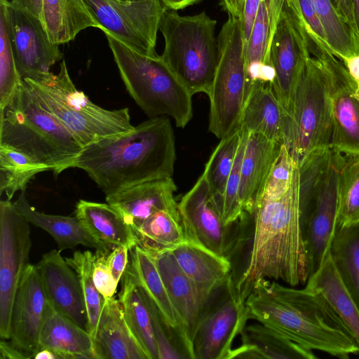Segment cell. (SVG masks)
<instances>
[{"label":"cell","instance_id":"bcb514c9","mask_svg":"<svg viewBox=\"0 0 359 359\" xmlns=\"http://www.w3.org/2000/svg\"><path fill=\"white\" fill-rule=\"evenodd\" d=\"M130 249L125 246L113 248L108 254V266L116 282H119L128 264Z\"/></svg>","mask_w":359,"mask_h":359},{"label":"cell","instance_id":"d4e9b609","mask_svg":"<svg viewBox=\"0 0 359 359\" xmlns=\"http://www.w3.org/2000/svg\"><path fill=\"white\" fill-rule=\"evenodd\" d=\"M281 144L248 132L241 168L239 199L243 212L250 213L260 196Z\"/></svg>","mask_w":359,"mask_h":359},{"label":"cell","instance_id":"ffe728a7","mask_svg":"<svg viewBox=\"0 0 359 359\" xmlns=\"http://www.w3.org/2000/svg\"><path fill=\"white\" fill-rule=\"evenodd\" d=\"M172 177L161 178L131 186L111 196L106 201L123 217L134 231L156 212L177 208Z\"/></svg>","mask_w":359,"mask_h":359},{"label":"cell","instance_id":"6da1fadb","mask_svg":"<svg viewBox=\"0 0 359 359\" xmlns=\"http://www.w3.org/2000/svg\"><path fill=\"white\" fill-rule=\"evenodd\" d=\"M245 302L250 319L305 348L341 359L359 354L353 334L318 292L261 279Z\"/></svg>","mask_w":359,"mask_h":359},{"label":"cell","instance_id":"7bdbcfd3","mask_svg":"<svg viewBox=\"0 0 359 359\" xmlns=\"http://www.w3.org/2000/svg\"><path fill=\"white\" fill-rule=\"evenodd\" d=\"M294 165L295 162L288 149L285 144H281L257 202L278 199L284 196L292 185Z\"/></svg>","mask_w":359,"mask_h":359},{"label":"cell","instance_id":"681fc988","mask_svg":"<svg viewBox=\"0 0 359 359\" xmlns=\"http://www.w3.org/2000/svg\"><path fill=\"white\" fill-rule=\"evenodd\" d=\"M0 359H30L24 352L11 342L0 341Z\"/></svg>","mask_w":359,"mask_h":359},{"label":"cell","instance_id":"c3c4849f","mask_svg":"<svg viewBox=\"0 0 359 359\" xmlns=\"http://www.w3.org/2000/svg\"><path fill=\"white\" fill-rule=\"evenodd\" d=\"M338 12L355 32V20L352 0H332Z\"/></svg>","mask_w":359,"mask_h":359},{"label":"cell","instance_id":"7dc6e473","mask_svg":"<svg viewBox=\"0 0 359 359\" xmlns=\"http://www.w3.org/2000/svg\"><path fill=\"white\" fill-rule=\"evenodd\" d=\"M10 4L12 7L28 12L42 22V0H12Z\"/></svg>","mask_w":359,"mask_h":359},{"label":"cell","instance_id":"3957f363","mask_svg":"<svg viewBox=\"0 0 359 359\" xmlns=\"http://www.w3.org/2000/svg\"><path fill=\"white\" fill-rule=\"evenodd\" d=\"M0 145L29 156L58 175L71 168L82 147L39 101L23 79L0 110Z\"/></svg>","mask_w":359,"mask_h":359},{"label":"cell","instance_id":"d590c367","mask_svg":"<svg viewBox=\"0 0 359 359\" xmlns=\"http://www.w3.org/2000/svg\"><path fill=\"white\" fill-rule=\"evenodd\" d=\"M313 3L332 53L340 60L359 55L356 34L332 0H313Z\"/></svg>","mask_w":359,"mask_h":359},{"label":"cell","instance_id":"4316f807","mask_svg":"<svg viewBox=\"0 0 359 359\" xmlns=\"http://www.w3.org/2000/svg\"><path fill=\"white\" fill-rule=\"evenodd\" d=\"M41 347L55 351L60 359H95L90 334L49 302L39 334L38 348Z\"/></svg>","mask_w":359,"mask_h":359},{"label":"cell","instance_id":"b9f144b4","mask_svg":"<svg viewBox=\"0 0 359 359\" xmlns=\"http://www.w3.org/2000/svg\"><path fill=\"white\" fill-rule=\"evenodd\" d=\"M248 135V132L243 130L242 137L235 161L227 180L225 190L219 203L222 218L226 225H231L236 223L245 215L240 203L239 187L241 163Z\"/></svg>","mask_w":359,"mask_h":359},{"label":"cell","instance_id":"f35d334b","mask_svg":"<svg viewBox=\"0 0 359 359\" xmlns=\"http://www.w3.org/2000/svg\"><path fill=\"white\" fill-rule=\"evenodd\" d=\"M242 134L243 130L238 128L229 136L221 139L205 164L203 172L219 208L235 161Z\"/></svg>","mask_w":359,"mask_h":359},{"label":"cell","instance_id":"ba28073f","mask_svg":"<svg viewBox=\"0 0 359 359\" xmlns=\"http://www.w3.org/2000/svg\"><path fill=\"white\" fill-rule=\"evenodd\" d=\"M333 129L327 78L318 57L311 53L293 98L285 144L299 166L312 154L330 148Z\"/></svg>","mask_w":359,"mask_h":359},{"label":"cell","instance_id":"f1b7e54d","mask_svg":"<svg viewBox=\"0 0 359 359\" xmlns=\"http://www.w3.org/2000/svg\"><path fill=\"white\" fill-rule=\"evenodd\" d=\"M75 216L94 238L111 250L118 246L130 249L136 245L132 227L107 203L80 200L76 205Z\"/></svg>","mask_w":359,"mask_h":359},{"label":"cell","instance_id":"8992f818","mask_svg":"<svg viewBox=\"0 0 359 359\" xmlns=\"http://www.w3.org/2000/svg\"><path fill=\"white\" fill-rule=\"evenodd\" d=\"M41 104L52 113L82 147L132 130L128 108L106 109L91 102L72 81L62 60L57 74L24 79Z\"/></svg>","mask_w":359,"mask_h":359},{"label":"cell","instance_id":"277c9868","mask_svg":"<svg viewBox=\"0 0 359 359\" xmlns=\"http://www.w3.org/2000/svg\"><path fill=\"white\" fill-rule=\"evenodd\" d=\"M343 155L331 148L311 154L299 168V209L309 278L321 266L337 229Z\"/></svg>","mask_w":359,"mask_h":359},{"label":"cell","instance_id":"44dd1931","mask_svg":"<svg viewBox=\"0 0 359 359\" xmlns=\"http://www.w3.org/2000/svg\"><path fill=\"white\" fill-rule=\"evenodd\" d=\"M170 251L205 306L232 275V265L228 257L193 241L185 239Z\"/></svg>","mask_w":359,"mask_h":359},{"label":"cell","instance_id":"836d02e7","mask_svg":"<svg viewBox=\"0 0 359 359\" xmlns=\"http://www.w3.org/2000/svg\"><path fill=\"white\" fill-rule=\"evenodd\" d=\"M243 344L250 346L257 358L316 359L305 348L260 323L246 325L240 334Z\"/></svg>","mask_w":359,"mask_h":359},{"label":"cell","instance_id":"d6a6232c","mask_svg":"<svg viewBox=\"0 0 359 359\" xmlns=\"http://www.w3.org/2000/svg\"><path fill=\"white\" fill-rule=\"evenodd\" d=\"M133 232L136 245L153 256L172 250L185 240L178 208L156 212Z\"/></svg>","mask_w":359,"mask_h":359},{"label":"cell","instance_id":"f5cc1de1","mask_svg":"<svg viewBox=\"0 0 359 359\" xmlns=\"http://www.w3.org/2000/svg\"><path fill=\"white\" fill-rule=\"evenodd\" d=\"M352 76L359 81V55L341 60Z\"/></svg>","mask_w":359,"mask_h":359},{"label":"cell","instance_id":"2e32d148","mask_svg":"<svg viewBox=\"0 0 359 359\" xmlns=\"http://www.w3.org/2000/svg\"><path fill=\"white\" fill-rule=\"evenodd\" d=\"M11 46L22 79H36L50 73V67L62 59L59 45L53 43L41 20L10 4Z\"/></svg>","mask_w":359,"mask_h":359},{"label":"cell","instance_id":"8d00e7d4","mask_svg":"<svg viewBox=\"0 0 359 359\" xmlns=\"http://www.w3.org/2000/svg\"><path fill=\"white\" fill-rule=\"evenodd\" d=\"M49 170L25 154L0 145V194L11 201L15 194L25 191L29 182L38 173Z\"/></svg>","mask_w":359,"mask_h":359},{"label":"cell","instance_id":"7c38bea8","mask_svg":"<svg viewBox=\"0 0 359 359\" xmlns=\"http://www.w3.org/2000/svg\"><path fill=\"white\" fill-rule=\"evenodd\" d=\"M311 53L320 60L331 100L333 129L330 148L348 156H359V81L330 48L313 41Z\"/></svg>","mask_w":359,"mask_h":359},{"label":"cell","instance_id":"ac0fdd59","mask_svg":"<svg viewBox=\"0 0 359 359\" xmlns=\"http://www.w3.org/2000/svg\"><path fill=\"white\" fill-rule=\"evenodd\" d=\"M60 252L57 249L43 254L35 266L50 304L87 330L86 305L79 278Z\"/></svg>","mask_w":359,"mask_h":359},{"label":"cell","instance_id":"5b68a950","mask_svg":"<svg viewBox=\"0 0 359 359\" xmlns=\"http://www.w3.org/2000/svg\"><path fill=\"white\" fill-rule=\"evenodd\" d=\"M131 97L150 118L168 115L184 128L193 116L192 95L158 54L142 53L102 29Z\"/></svg>","mask_w":359,"mask_h":359},{"label":"cell","instance_id":"f6af8a7d","mask_svg":"<svg viewBox=\"0 0 359 359\" xmlns=\"http://www.w3.org/2000/svg\"><path fill=\"white\" fill-rule=\"evenodd\" d=\"M108 254L95 250L93 273L95 285L104 299L114 297L118 283L114 279L108 266Z\"/></svg>","mask_w":359,"mask_h":359},{"label":"cell","instance_id":"7a4b0ae2","mask_svg":"<svg viewBox=\"0 0 359 359\" xmlns=\"http://www.w3.org/2000/svg\"><path fill=\"white\" fill-rule=\"evenodd\" d=\"M175 136L165 116L83 147L71 168L86 172L106 196L144 182L172 177Z\"/></svg>","mask_w":359,"mask_h":359},{"label":"cell","instance_id":"9a60e30c","mask_svg":"<svg viewBox=\"0 0 359 359\" xmlns=\"http://www.w3.org/2000/svg\"><path fill=\"white\" fill-rule=\"evenodd\" d=\"M185 239L229 259L236 243L238 221L224 224L219 205L202 173L177 205Z\"/></svg>","mask_w":359,"mask_h":359},{"label":"cell","instance_id":"f546056e","mask_svg":"<svg viewBox=\"0 0 359 359\" xmlns=\"http://www.w3.org/2000/svg\"><path fill=\"white\" fill-rule=\"evenodd\" d=\"M42 23L50 40L58 45L88 27L101 28L84 0H42Z\"/></svg>","mask_w":359,"mask_h":359},{"label":"cell","instance_id":"11a10c76","mask_svg":"<svg viewBox=\"0 0 359 359\" xmlns=\"http://www.w3.org/2000/svg\"><path fill=\"white\" fill-rule=\"evenodd\" d=\"M355 20V33L359 41V0H352Z\"/></svg>","mask_w":359,"mask_h":359},{"label":"cell","instance_id":"e0dca14e","mask_svg":"<svg viewBox=\"0 0 359 359\" xmlns=\"http://www.w3.org/2000/svg\"><path fill=\"white\" fill-rule=\"evenodd\" d=\"M48 299L35 265L25 269L16 290L11 316L10 340L32 358L39 346V334Z\"/></svg>","mask_w":359,"mask_h":359},{"label":"cell","instance_id":"5bb4252c","mask_svg":"<svg viewBox=\"0 0 359 359\" xmlns=\"http://www.w3.org/2000/svg\"><path fill=\"white\" fill-rule=\"evenodd\" d=\"M29 222L9 200L0 201V337L10 339L11 316L17 288L29 264Z\"/></svg>","mask_w":359,"mask_h":359},{"label":"cell","instance_id":"db71d44e","mask_svg":"<svg viewBox=\"0 0 359 359\" xmlns=\"http://www.w3.org/2000/svg\"><path fill=\"white\" fill-rule=\"evenodd\" d=\"M36 359H60L59 355L54 351L47 348H39L32 355Z\"/></svg>","mask_w":359,"mask_h":359},{"label":"cell","instance_id":"4dcf8cb0","mask_svg":"<svg viewBox=\"0 0 359 359\" xmlns=\"http://www.w3.org/2000/svg\"><path fill=\"white\" fill-rule=\"evenodd\" d=\"M306 287L320 292L350 330L359 346V309L345 287L330 251Z\"/></svg>","mask_w":359,"mask_h":359},{"label":"cell","instance_id":"ab89813d","mask_svg":"<svg viewBox=\"0 0 359 359\" xmlns=\"http://www.w3.org/2000/svg\"><path fill=\"white\" fill-rule=\"evenodd\" d=\"M358 223L359 156H346L339 177L337 228L347 227Z\"/></svg>","mask_w":359,"mask_h":359},{"label":"cell","instance_id":"74e56055","mask_svg":"<svg viewBox=\"0 0 359 359\" xmlns=\"http://www.w3.org/2000/svg\"><path fill=\"white\" fill-rule=\"evenodd\" d=\"M14 57L10 33V1L0 0V110L22 82Z\"/></svg>","mask_w":359,"mask_h":359},{"label":"cell","instance_id":"7402d4cb","mask_svg":"<svg viewBox=\"0 0 359 359\" xmlns=\"http://www.w3.org/2000/svg\"><path fill=\"white\" fill-rule=\"evenodd\" d=\"M283 9V4L279 0H262L259 4L245 49V103L255 84L271 85L273 80L269 50Z\"/></svg>","mask_w":359,"mask_h":359},{"label":"cell","instance_id":"30bf717a","mask_svg":"<svg viewBox=\"0 0 359 359\" xmlns=\"http://www.w3.org/2000/svg\"><path fill=\"white\" fill-rule=\"evenodd\" d=\"M312 41L302 18L285 1L272 36L269 57L274 72L271 86L290 124L294 95L303 69L311 56Z\"/></svg>","mask_w":359,"mask_h":359},{"label":"cell","instance_id":"4fadbf2b","mask_svg":"<svg viewBox=\"0 0 359 359\" xmlns=\"http://www.w3.org/2000/svg\"><path fill=\"white\" fill-rule=\"evenodd\" d=\"M100 30L110 32L130 48L157 54V32L164 11L161 0H84Z\"/></svg>","mask_w":359,"mask_h":359},{"label":"cell","instance_id":"484cf974","mask_svg":"<svg viewBox=\"0 0 359 359\" xmlns=\"http://www.w3.org/2000/svg\"><path fill=\"white\" fill-rule=\"evenodd\" d=\"M289 118L270 84H255L242 111L240 128L285 144Z\"/></svg>","mask_w":359,"mask_h":359},{"label":"cell","instance_id":"816d5d0a","mask_svg":"<svg viewBox=\"0 0 359 359\" xmlns=\"http://www.w3.org/2000/svg\"><path fill=\"white\" fill-rule=\"evenodd\" d=\"M201 0H161L162 4L169 10L177 11L183 9Z\"/></svg>","mask_w":359,"mask_h":359},{"label":"cell","instance_id":"9c48e42d","mask_svg":"<svg viewBox=\"0 0 359 359\" xmlns=\"http://www.w3.org/2000/svg\"><path fill=\"white\" fill-rule=\"evenodd\" d=\"M218 60L208 97L209 130L224 138L238 128L245 104V43L241 19L229 15L217 36Z\"/></svg>","mask_w":359,"mask_h":359},{"label":"cell","instance_id":"e575fe53","mask_svg":"<svg viewBox=\"0 0 359 359\" xmlns=\"http://www.w3.org/2000/svg\"><path fill=\"white\" fill-rule=\"evenodd\" d=\"M330 253L345 287L359 309V223L337 229Z\"/></svg>","mask_w":359,"mask_h":359},{"label":"cell","instance_id":"1f68e13d","mask_svg":"<svg viewBox=\"0 0 359 359\" xmlns=\"http://www.w3.org/2000/svg\"><path fill=\"white\" fill-rule=\"evenodd\" d=\"M126 320L148 359H158L151 316L144 292L124 271L118 294Z\"/></svg>","mask_w":359,"mask_h":359},{"label":"cell","instance_id":"60d3db41","mask_svg":"<svg viewBox=\"0 0 359 359\" xmlns=\"http://www.w3.org/2000/svg\"><path fill=\"white\" fill-rule=\"evenodd\" d=\"M95 254L90 250L76 251L72 257L66 258L67 263L76 272L84 297L87 315L88 332L95 337L104 298L97 290L93 280Z\"/></svg>","mask_w":359,"mask_h":359},{"label":"cell","instance_id":"f907efd6","mask_svg":"<svg viewBox=\"0 0 359 359\" xmlns=\"http://www.w3.org/2000/svg\"><path fill=\"white\" fill-rule=\"evenodd\" d=\"M246 0H219L222 9L229 15L236 18H242L244 6Z\"/></svg>","mask_w":359,"mask_h":359},{"label":"cell","instance_id":"603a6c76","mask_svg":"<svg viewBox=\"0 0 359 359\" xmlns=\"http://www.w3.org/2000/svg\"><path fill=\"white\" fill-rule=\"evenodd\" d=\"M154 257L181 329L193 347L194 336L205 306L194 284L180 268L170 250Z\"/></svg>","mask_w":359,"mask_h":359},{"label":"cell","instance_id":"52a82bcc","mask_svg":"<svg viewBox=\"0 0 359 359\" xmlns=\"http://www.w3.org/2000/svg\"><path fill=\"white\" fill-rule=\"evenodd\" d=\"M216 25L204 11L182 16L166 9L162 15L161 56L192 95L210 93L218 60Z\"/></svg>","mask_w":359,"mask_h":359},{"label":"cell","instance_id":"83f0119b","mask_svg":"<svg viewBox=\"0 0 359 359\" xmlns=\"http://www.w3.org/2000/svg\"><path fill=\"white\" fill-rule=\"evenodd\" d=\"M13 204L16 210L29 223L50 233L60 251L74 248L78 245L107 253L111 250L94 238L76 216L48 215L36 210L29 204L25 191H21Z\"/></svg>","mask_w":359,"mask_h":359},{"label":"cell","instance_id":"d6986e66","mask_svg":"<svg viewBox=\"0 0 359 359\" xmlns=\"http://www.w3.org/2000/svg\"><path fill=\"white\" fill-rule=\"evenodd\" d=\"M125 271L156 306L186 358L194 359L193 347L181 329L154 257L136 245L129 250Z\"/></svg>","mask_w":359,"mask_h":359},{"label":"cell","instance_id":"8fae6325","mask_svg":"<svg viewBox=\"0 0 359 359\" xmlns=\"http://www.w3.org/2000/svg\"><path fill=\"white\" fill-rule=\"evenodd\" d=\"M250 319L231 276L210 298L194 336V359H228L234 339Z\"/></svg>","mask_w":359,"mask_h":359},{"label":"cell","instance_id":"ee69618b","mask_svg":"<svg viewBox=\"0 0 359 359\" xmlns=\"http://www.w3.org/2000/svg\"><path fill=\"white\" fill-rule=\"evenodd\" d=\"M145 296L151 316L154 333L158 351V359L186 358L178 347L158 308L146 294Z\"/></svg>","mask_w":359,"mask_h":359},{"label":"cell","instance_id":"cb8c5ba5","mask_svg":"<svg viewBox=\"0 0 359 359\" xmlns=\"http://www.w3.org/2000/svg\"><path fill=\"white\" fill-rule=\"evenodd\" d=\"M93 344L95 359H148L114 297L104 299Z\"/></svg>","mask_w":359,"mask_h":359}]
</instances>
